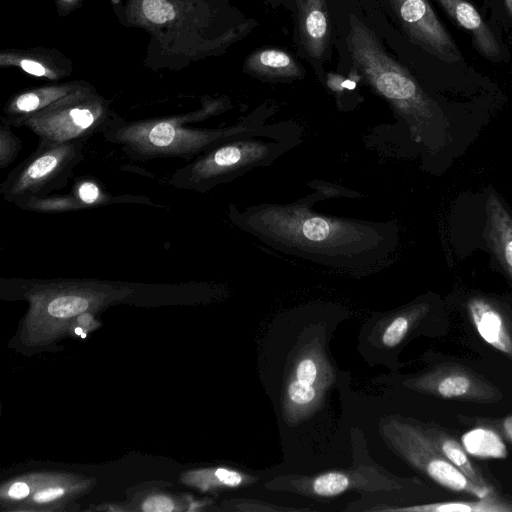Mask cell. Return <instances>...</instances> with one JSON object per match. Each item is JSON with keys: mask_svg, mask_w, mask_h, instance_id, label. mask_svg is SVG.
Instances as JSON below:
<instances>
[{"mask_svg": "<svg viewBox=\"0 0 512 512\" xmlns=\"http://www.w3.org/2000/svg\"><path fill=\"white\" fill-rule=\"evenodd\" d=\"M507 12L512 17V0H504Z\"/></svg>", "mask_w": 512, "mask_h": 512, "instance_id": "29", "label": "cell"}, {"mask_svg": "<svg viewBox=\"0 0 512 512\" xmlns=\"http://www.w3.org/2000/svg\"><path fill=\"white\" fill-rule=\"evenodd\" d=\"M11 126L6 118H2L0 126V169H5L11 165L22 149V141L14 134Z\"/></svg>", "mask_w": 512, "mask_h": 512, "instance_id": "21", "label": "cell"}, {"mask_svg": "<svg viewBox=\"0 0 512 512\" xmlns=\"http://www.w3.org/2000/svg\"><path fill=\"white\" fill-rule=\"evenodd\" d=\"M412 386L450 399L482 401L496 397L495 388L466 369L456 366L439 367L414 380Z\"/></svg>", "mask_w": 512, "mask_h": 512, "instance_id": "11", "label": "cell"}, {"mask_svg": "<svg viewBox=\"0 0 512 512\" xmlns=\"http://www.w3.org/2000/svg\"><path fill=\"white\" fill-rule=\"evenodd\" d=\"M173 508L172 501L165 496L150 497L143 504V509L151 512H170Z\"/></svg>", "mask_w": 512, "mask_h": 512, "instance_id": "23", "label": "cell"}, {"mask_svg": "<svg viewBox=\"0 0 512 512\" xmlns=\"http://www.w3.org/2000/svg\"><path fill=\"white\" fill-rule=\"evenodd\" d=\"M276 110L275 103L265 101L238 123L220 128L186 126V123L204 118L200 114L134 122L117 118L102 135L134 160L182 158L188 162L231 139L265 129L269 124L266 121Z\"/></svg>", "mask_w": 512, "mask_h": 512, "instance_id": "2", "label": "cell"}, {"mask_svg": "<svg viewBox=\"0 0 512 512\" xmlns=\"http://www.w3.org/2000/svg\"><path fill=\"white\" fill-rule=\"evenodd\" d=\"M398 34L411 44L446 63L461 60L451 35L428 0H375Z\"/></svg>", "mask_w": 512, "mask_h": 512, "instance_id": "6", "label": "cell"}, {"mask_svg": "<svg viewBox=\"0 0 512 512\" xmlns=\"http://www.w3.org/2000/svg\"><path fill=\"white\" fill-rule=\"evenodd\" d=\"M383 434L406 461L439 485L476 498L486 497L493 492L492 488H485L471 481L450 463L423 429L409 423L390 420L383 425Z\"/></svg>", "mask_w": 512, "mask_h": 512, "instance_id": "5", "label": "cell"}, {"mask_svg": "<svg viewBox=\"0 0 512 512\" xmlns=\"http://www.w3.org/2000/svg\"><path fill=\"white\" fill-rule=\"evenodd\" d=\"M461 444L468 454L478 458L501 459L507 455L500 435L486 427H477L463 434Z\"/></svg>", "mask_w": 512, "mask_h": 512, "instance_id": "18", "label": "cell"}, {"mask_svg": "<svg viewBox=\"0 0 512 512\" xmlns=\"http://www.w3.org/2000/svg\"><path fill=\"white\" fill-rule=\"evenodd\" d=\"M327 196L319 189L291 203L228 206L232 224L286 255L328 267L363 270L384 264L396 248L393 222L369 221L313 210Z\"/></svg>", "mask_w": 512, "mask_h": 512, "instance_id": "1", "label": "cell"}, {"mask_svg": "<svg viewBox=\"0 0 512 512\" xmlns=\"http://www.w3.org/2000/svg\"><path fill=\"white\" fill-rule=\"evenodd\" d=\"M120 203L153 205L152 201L146 196L111 194L98 179L92 176L76 177L67 193L49 194L40 198L27 199L19 201L15 205L32 212L62 213Z\"/></svg>", "mask_w": 512, "mask_h": 512, "instance_id": "10", "label": "cell"}, {"mask_svg": "<svg viewBox=\"0 0 512 512\" xmlns=\"http://www.w3.org/2000/svg\"><path fill=\"white\" fill-rule=\"evenodd\" d=\"M118 117L97 101L51 104L27 119L23 126L43 142L64 143L103 134Z\"/></svg>", "mask_w": 512, "mask_h": 512, "instance_id": "8", "label": "cell"}, {"mask_svg": "<svg viewBox=\"0 0 512 512\" xmlns=\"http://www.w3.org/2000/svg\"><path fill=\"white\" fill-rule=\"evenodd\" d=\"M438 451L474 483L491 488L481 472L473 465L468 453L458 441L437 429L424 430Z\"/></svg>", "mask_w": 512, "mask_h": 512, "instance_id": "17", "label": "cell"}, {"mask_svg": "<svg viewBox=\"0 0 512 512\" xmlns=\"http://www.w3.org/2000/svg\"><path fill=\"white\" fill-rule=\"evenodd\" d=\"M143 13L147 19L162 24L175 17L173 6L166 0H143Z\"/></svg>", "mask_w": 512, "mask_h": 512, "instance_id": "22", "label": "cell"}, {"mask_svg": "<svg viewBox=\"0 0 512 512\" xmlns=\"http://www.w3.org/2000/svg\"><path fill=\"white\" fill-rule=\"evenodd\" d=\"M266 5L276 9L279 7H284L288 10H291L292 0H263Z\"/></svg>", "mask_w": 512, "mask_h": 512, "instance_id": "27", "label": "cell"}, {"mask_svg": "<svg viewBox=\"0 0 512 512\" xmlns=\"http://www.w3.org/2000/svg\"><path fill=\"white\" fill-rule=\"evenodd\" d=\"M29 494V487L24 482H16L8 490V495L13 499H22Z\"/></svg>", "mask_w": 512, "mask_h": 512, "instance_id": "25", "label": "cell"}, {"mask_svg": "<svg viewBox=\"0 0 512 512\" xmlns=\"http://www.w3.org/2000/svg\"><path fill=\"white\" fill-rule=\"evenodd\" d=\"M244 72L263 82L286 83L306 76L297 58L278 47H261L250 52L244 61Z\"/></svg>", "mask_w": 512, "mask_h": 512, "instance_id": "12", "label": "cell"}, {"mask_svg": "<svg viewBox=\"0 0 512 512\" xmlns=\"http://www.w3.org/2000/svg\"><path fill=\"white\" fill-rule=\"evenodd\" d=\"M426 309V305H417L395 316L383 332L382 343L387 347L398 345L406 336L414 319L424 313Z\"/></svg>", "mask_w": 512, "mask_h": 512, "instance_id": "20", "label": "cell"}, {"mask_svg": "<svg viewBox=\"0 0 512 512\" xmlns=\"http://www.w3.org/2000/svg\"><path fill=\"white\" fill-rule=\"evenodd\" d=\"M399 512H512V504L493 496L492 493L477 500L444 501L406 507L376 509Z\"/></svg>", "mask_w": 512, "mask_h": 512, "instance_id": "16", "label": "cell"}, {"mask_svg": "<svg viewBox=\"0 0 512 512\" xmlns=\"http://www.w3.org/2000/svg\"><path fill=\"white\" fill-rule=\"evenodd\" d=\"M502 429L507 438L512 442V415L507 416L502 422Z\"/></svg>", "mask_w": 512, "mask_h": 512, "instance_id": "28", "label": "cell"}, {"mask_svg": "<svg viewBox=\"0 0 512 512\" xmlns=\"http://www.w3.org/2000/svg\"><path fill=\"white\" fill-rule=\"evenodd\" d=\"M436 1L460 27L472 36L479 53L493 62L502 59V50L497 38L484 22L477 9L469 1Z\"/></svg>", "mask_w": 512, "mask_h": 512, "instance_id": "13", "label": "cell"}, {"mask_svg": "<svg viewBox=\"0 0 512 512\" xmlns=\"http://www.w3.org/2000/svg\"><path fill=\"white\" fill-rule=\"evenodd\" d=\"M335 375L318 340L298 353L283 394V417L294 426L311 416L321 405Z\"/></svg>", "mask_w": 512, "mask_h": 512, "instance_id": "7", "label": "cell"}, {"mask_svg": "<svg viewBox=\"0 0 512 512\" xmlns=\"http://www.w3.org/2000/svg\"><path fill=\"white\" fill-rule=\"evenodd\" d=\"M21 66L26 72L36 76H42L46 72L42 65L30 60H23Z\"/></svg>", "mask_w": 512, "mask_h": 512, "instance_id": "26", "label": "cell"}, {"mask_svg": "<svg viewBox=\"0 0 512 512\" xmlns=\"http://www.w3.org/2000/svg\"><path fill=\"white\" fill-rule=\"evenodd\" d=\"M302 141L301 127L290 121L268 124L253 134L213 147L178 168L168 183L200 193L231 182L252 170L271 165Z\"/></svg>", "mask_w": 512, "mask_h": 512, "instance_id": "3", "label": "cell"}, {"mask_svg": "<svg viewBox=\"0 0 512 512\" xmlns=\"http://www.w3.org/2000/svg\"><path fill=\"white\" fill-rule=\"evenodd\" d=\"M485 208L484 237L487 245L512 280V217L494 194L488 196Z\"/></svg>", "mask_w": 512, "mask_h": 512, "instance_id": "15", "label": "cell"}, {"mask_svg": "<svg viewBox=\"0 0 512 512\" xmlns=\"http://www.w3.org/2000/svg\"><path fill=\"white\" fill-rule=\"evenodd\" d=\"M355 475L348 472L332 471L308 480L310 493L320 497H333L352 487L360 486Z\"/></svg>", "mask_w": 512, "mask_h": 512, "instance_id": "19", "label": "cell"}, {"mask_svg": "<svg viewBox=\"0 0 512 512\" xmlns=\"http://www.w3.org/2000/svg\"><path fill=\"white\" fill-rule=\"evenodd\" d=\"M84 140L64 143L39 141L36 150L12 169L0 185L5 201L40 198L65 188L84 159Z\"/></svg>", "mask_w": 512, "mask_h": 512, "instance_id": "4", "label": "cell"}, {"mask_svg": "<svg viewBox=\"0 0 512 512\" xmlns=\"http://www.w3.org/2000/svg\"><path fill=\"white\" fill-rule=\"evenodd\" d=\"M293 43L299 57L323 85L335 52V25L329 0H292Z\"/></svg>", "mask_w": 512, "mask_h": 512, "instance_id": "9", "label": "cell"}, {"mask_svg": "<svg viewBox=\"0 0 512 512\" xmlns=\"http://www.w3.org/2000/svg\"><path fill=\"white\" fill-rule=\"evenodd\" d=\"M467 309L480 337L496 350L512 356V334L503 312L480 297L470 299Z\"/></svg>", "mask_w": 512, "mask_h": 512, "instance_id": "14", "label": "cell"}, {"mask_svg": "<svg viewBox=\"0 0 512 512\" xmlns=\"http://www.w3.org/2000/svg\"><path fill=\"white\" fill-rule=\"evenodd\" d=\"M64 494V490L60 487H53L35 494L34 500L37 502H49L56 498H59Z\"/></svg>", "mask_w": 512, "mask_h": 512, "instance_id": "24", "label": "cell"}]
</instances>
